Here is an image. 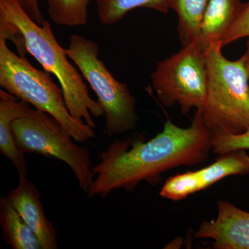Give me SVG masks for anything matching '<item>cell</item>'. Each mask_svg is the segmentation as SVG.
<instances>
[{"instance_id": "4", "label": "cell", "mask_w": 249, "mask_h": 249, "mask_svg": "<svg viewBox=\"0 0 249 249\" xmlns=\"http://www.w3.org/2000/svg\"><path fill=\"white\" fill-rule=\"evenodd\" d=\"M6 41L4 36L0 35L1 88L56 119L75 142H84L93 139L94 129L71 115L62 88L54 83L50 73L37 70L26 56L15 53Z\"/></svg>"}, {"instance_id": "8", "label": "cell", "mask_w": 249, "mask_h": 249, "mask_svg": "<svg viewBox=\"0 0 249 249\" xmlns=\"http://www.w3.org/2000/svg\"><path fill=\"white\" fill-rule=\"evenodd\" d=\"M220 156L206 168L168 178L160 190V196L170 200H181L227 177L249 175V155L245 150Z\"/></svg>"}, {"instance_id": "14", "label": "cell", "mask_w": 249, "mask_h": 249, "mask_svg": "<svg viewBox=\"0 0 249 249\" xmlns=\"http://www.w3.org/2000/svg\"><path fill=\"white\" fill-rule=\"evenodd\" d=\"M209 0H170L178 16V37L183 47L199 40L201 23Z\"/></svg>"}, {"instance_id": "12", "label": "cell", "mask_w": 249, "mask_h": 249, "mask_svg": "<svg viewBox=\"0 0 249 249\" xmlns=\"http://www.w3.org/2000/svg\"><path fill=\"white\" fill-rule=\"evenodd\" d=\"M241 0H209L201 23L199 42L207 47L221 40L240 14Z\"/></svg>"}, {"instance_id": "16", "label": "cell", "mask_w": 249, "mask_h": 249, "mask_svg": "<svg viewBox=\"0 0 249 249\" xmlns=\"http://www.w3.org/2000/svg\"><path fill=\"white\" fill-rule=\"evenodd\" d=\"M51 19L58 25L79 27L88 22L90 0H46Z\"/></svg>"}, {"instance_id": "18", "label": "cell", "mask_w": 249, "mask_h": 249, "mask_svg": "<svg viewBox=\"0 0 249 249\" xmlns=\"http://www.w3.org/2000/svg\"><path fill=\"white\" fill-rule=\"evenodd\" d=\"M247 37H249V1L242 3L237 19L225 35L223 36L221 42L222 47H225L232 42Z\"/></svg>"}, {"instance_id": "1", "label": "cell", "mask_w": 249, "mask_h": 249, "mask_svg": "<svg viewBox=\"0 0 249 249\" xmlns=\"http://www.w3.org/2000/svg\"><path fill=\"white\" fill-rule=\"evenodd\" d=\"M114 141L100 152L91 168L96 175L88 196H106L111 192L134 191L142 181L155 184L160 175L181 165L203 163L212 150V130L196 109L190 127H178L168 119L161 132L146 142Z\"/></svg>"}, {"instance_id": "5", "label": "cell", "mask_w": 249, "mask_h": 249, "mask_svg": "<svg viewBox=\"0 0 249 249\" xmlns=\"http://www.w3.org/2000/svg\"><path fill=\"white\" fill-rule=\"evenodd\" d=\"M73 62L96 93L106 117L105 128L108 136L121 134L137 127L139 115L135 98L128 87L114 78L104 62L99 59L96 42L79 35H71L66 49Z\"/></svg>"}, {"instance_id": "13", "label": "cell", "mask_w": 249, "mask_h": 249, "mask_svg": "<svg viewBox=\"0 0 249 249\" xmlns=\"http://www.w3.org/2000/svg\"><path fill=\"white\" fill-rule=\"evenodd\" d=\"M0 225L3 238L14 249H42L38 237L11 206L7 198L0 199Z\"/></svg>"}, {"instance_id": "7", "label": "cell", "mask_w": 249, "mask_h": 249, "mask_svg": "<svg viewBox=\"0 0 249 249\" xmlns=\"http://www.w3.org/2000/svg\"><path fill=\"white\" fill-rule=\"evenodd\" d=\"M206 47L196 41L157 63L151 75L152 86L165 107L178 104L186 114L193 108L199 109L204 106L208 88Z\"/></svg>"}, {"instance_id": "10", "label": "cell", "mask_w": 249, "mask_h": 249, "mask_svg": "<svg viewBox=\"0 0 249 249\" xmlns=\"http://www.w3.org/2000/svg\"><path fill=\"white\" fill-rule=\"evenodd\" d=\"M40 240L42 249L58 248L57 230L46 216L40 195L27 175L19 177L18 186L6 196Z\"/></svg>"}, {"instance_id": "6", "label": "cell", "mask_w": 249, "mask_h": 249, "mask_svg": "<svg viewBox=\"0 0 249 249\" xmlns=\"http://www.w3.org/2000/svg\"><path fill=\"white\" fill-rule=\"evenodd\" d=\"M13 133L23 154H39L62 160L73 172L82 191L88 193L95 177L89 150L75 144L71 136L56 119L33 109L29 115L14 121Z\"/></svg>"}, {"instance_id": "19", "label": "cell", "mask_w": 249, "mask_h": 249, "mask_svg": "<svg viewBox=\"0 0 249 249\" xmlns=\"http://www.w3.org/2000/svg\"><path fill=\"white\" fill-rule=\"evenodd\" d=\"M22 9L35 22L42 24L45 21L43 15L41 12L38 0H17Z\"/></svg>"}, {"instance_id": "9", "label": "cell", "mask_w": 249, "mask_h": 249, "mask_svg": "<svg viewBox=\"0 0 249 249\" xmlns=\"http://www.w3.org/2000/svg\"><path fill=\"white\" fill-rule=\"evenodd\" d=\"M217 210V218L203 222L195 237L214 240V249H249V213L222 200Z\"/></svg>"}, {"instance_id": "15", "label": "cell", "mask_w": 249, "mask_h": 249, "mask_svg": "<svg viewBox=\"0 0 249 249\" xmlns=\"http://www.w3.org/2000/svg\"><path fill=\"white\" fill-rule=\"evenodd\" d=\"M96 6L100 22L107 26L120 22L129 11L139 8L165 14L170 9V0H96Z\"/></svg>"}, {"instance_id": "11", "label": "cell", "mask_w": 249, "mask_h": 249, "mask_svg": "<svg viewBox=\"0 0 249 249\" xmlns=\"http://www.w3.org/2000/svg\"><path fill=\"white\" fill-rule=\"evenodd\" d=\"M30 104L21 101L4 89L0 90V151L11 160L19 177L27 175L24 154L18 148L13 133V124L30 114Z\"/></svg>"}, {"instance_id": "3", "label": "cell", "mask_w": 249, "mask_h": 249, "mask_svg": "<svg viewBox=\"0 0 249 249\" xmlns=\"http://www.w3.org/2000/svg\"><path fill=\"white\" fill-rule=\"evenodd\" d=\"M222 47L221 40L206 47L207 95L199 110L211 130L238 134L249 129V78L242 57L228 60Z\"/></svg>"}, {"instance_id": "2", "label": "cell", "mask_w": 249, "mask_h": 249, "mask_svg": "<svg viewBox=\"0 0 249 249\" xmlns=\"http://www.w3.org/2000/svg\"><path fill=\"white\" fill-rule=\"evenodd\" d=\"M0 34L14 42L19 53H30L55 76L76 120L96 127L93 116H104V111L90 96L83 76L69 60L66 49L58 43L48 21L38 24L33 20L17 0H0Z\"/></svg>"}, {"instance_id": "17", "label": "cell", "mask_w": 249, "mask_h": 249, "mask_svg": "<svg viewBox=\"0 0 249 249\" xmlns=\"http://www.w3.org/2000/svg\"><path fill=\"white\" fill-rule=\"evenodd\" d=\"M249 150V129L238 134L212 131V151L222 155L229 152Z\"/></svg>"}, {"instance_id": "20", "label": "cell", "mask_w": 249, "mask_h": 249, "mask_svg": "<svg viewBox=\"0 0 249 249\" xmlns=\"http://www.w3.org/2000/svg\"><path fill=\"white\" fill-rule=\"evenodd\" d=\"M247 52L242 57L243 58L244 63H245V68L249 78V37H248V41H247Z\"/></svg>"}]
</instances>
